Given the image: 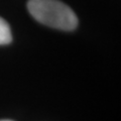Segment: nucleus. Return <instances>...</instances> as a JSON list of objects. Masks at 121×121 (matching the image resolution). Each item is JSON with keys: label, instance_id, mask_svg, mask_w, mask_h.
<instances>
[{"label": "nucleus", "instance_id": "nucleus-1", "mask_svg": "<svg viewBox=\"0 0 121 121\" xmlns=\"http://www.w3.org/2000/svg\"><path fill=\"white\" fill-rule=\"evenodd\" d=\"M27 9L37 21L50 27L73 30L78 25L75 12L59 0H29Z\"/></svg>", "mask_w": 121, "mask_h": 121}, {"label": "nucleus", "instance_id": "nucleus-2", "mask_svg": "<svg viewBox=\"0 0 121 121\" xmlns=\"http://www.w3.org/2000/svg\"><path fill=\"white\" fill-rule=\"evenodd\" d=\"M12 40L11 29L7 21L0 17V45L8 44Z\"/></svg>", "mask_w": 121, "mask_h": 121}, {"label": "nucleus", "instance_id": "nucleus-3", "mask_svg": "<svg viewBox=\"0 0 121 121\" xmlns=\"http://www.w3.org/2000/svg\"><path fill=\"white\" fill-rule=\"evenodd\" d=\"M0 121H12V120H0Z\"/></svg>", "mask_w": 121, "mask_h": 121}]
</instances>
